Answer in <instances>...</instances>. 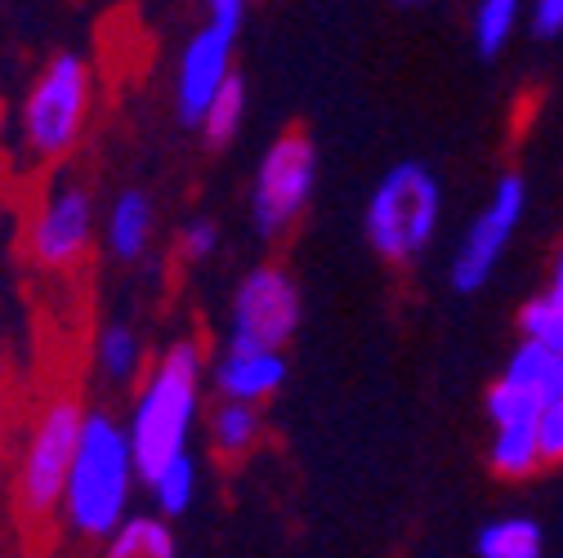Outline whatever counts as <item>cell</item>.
Wrapping results in <instances>:
<instances>
[{
  "label": "cell",
  "mask_w": 563,
  "mask_h": 558,
  "mask_svg": "<svg viewBox=\"0 0 563 558\" xmlns=\"http://www.w3.org/2000/svg\"><path fill=\"white\" fill-rule=\"evenodd\" d=\"M206 384H210V354L197 335L170 339L148 362L144 380L130 389V411H125V434L139 460V478H148L170 456L192 447Z\"/></svg>",
  "instance_id": "1"
},
{
  "label": "cell",
  "mask_w": 563,
  "mask_h": 558,
  "mask_svg": "<svg viewBox=\"0 0 563 558\" xmlns=\"http://www.w3.org/2000/svg\"><path fill=\"white\" fill-rule=\"evenodd\" d=\"M139 460L125 434V421L108 406H86V425L77 438V456L63 482L58 523L77 540L103 545L130 514L139 492Z\"/></svg>",
  "instance_id": "2"
},
{
  "label": "cell",
  "mask_w": 563,
  "mask_h": 558,
  "mask_svg": "<svg viewBox=\"0 0 563 558\" xmlns=\"http://www.w3.org/2000/svg\"><path fill=\"white\" fill-rule=\"evenodd\" d=\"M95 121V67L81 49L49 54L14 112V144L27 166H63L77 157Z\"/></svg>",
  "instance_id": "3"
},
{
  "label": "cell",
  "mask_w": 563,
  "mask_h": 558,
  "mask_svg": "<svg viewBox=\"0 0 563 558\" xmlns=\"http://www.w3.org/2000/svg\"><path fill=\"white\" fill-rule=\"evenodd\" d=\"M81 425H86V402L73 389L41 398V406L32 411L14 456V510L27 527H45L49 518H58L63 482L77 456Z\"/></svg>",
  "instance_id": "4"
},
{
  "label": "cell",
  "mask_w": 563,
  "mask_h": 558,
  "mask_svg": "<svg viewBox=\"0 0 563 558\" xmlns=\"http://www.w3.org/2000/svg\"><path fill=\"white\" fill-rule=\"evenodd\" d=\"M439 220H443L439 175L420 161H398L376 179L367 197L363 233L385 264H416L439 237Z\"/></svg>",
  "instance_id": "5"
},
{
  "label": "cell",
  "mask_w": 563,
  "mask_h": 558,
  "mask_svg": "<svg viewBox=\"0 0 563 558\" xmlns=\"http://www.w3.org/2000/svg\"><path fill=\"white\" fill-rule=\"evenodd\" d=\"M201 10L206 19L184 41L179 63H175V86H170L175 116L188 130H197L210 99L238 72V41L251 19V0H201Z\"/></svg>",
  "instance_id": "6"
},
{
  "label": "cell",
  "mask_w": 563,
  "mask_h": 558,
  "mask_svg": "<svg viewBox=\"0 0 563 558\" xmlns=\"http://www.w3.org/2000/svg\"><path fill=\"white\" fill-rule=\"evenodd\" d=\"M318 192V144L305 130H282L260 153L251 175V224L264 242L287 237Z\"/></svg>",
  "instance_id": "7"
},
{
  "label": "cell",
  "mask_w": 563,
  "mask_h": 558,
  "mask_svg": "<svg viewBox=\"0 0 563 558\" xmlns=\"http://www.w3.org/2000/svg\"><path fill=\"white\" fill-rule=\"evenodd\" d=\"M99 224L103 215L90 183L77 175H58L45 183L41 201L32 205L23 250L41 272H77L99 242Z\"/></svg>",
  "instance_id": "8"
},
{
  "label": "cell",
  "mask_w": 563,
  "mask_h": 558,
  "mask_svg": "<svg viewBox=\"0 0 563 558\" xmlns=\"http://www.w3.org/2000/svg\"><path fill=\"white\" fill-rule=\"evenodd\" d=\"M300 317H305V295L296 287V277L277 259H264L238 277V287L229 295V335L224 339L287 348L291 335L300 331Z\"/></svg>",
  "instance_id": "9"
},
{
  "label": "cell",
  "mask_w": 563,
  "mask_h": 558,
  "mask_svg": "<svg viewBox=\"0 0 563 558\" xmlns=\"http://www.w3.org/2000/svg\"><path fill=\"white\" fill-rule=\"evenodd\" d=\"M523 205H528V188L519 175H506L492 192V201L474 215V224L465 228V237L456 242V255H452V287L461 295H474L487 287L492 268L501 264L519 220H523Z\"/></svg>",
  "instance_id": "10"
},
{
  "label": "cell",
  "mask_w": 563,
  "mask_h": 558,
  "mask_svg": "<svg viewBox=\"0 0 563 558\" xmlns=\"http://www.w3.org/2000/svg\"><path fill=\"white\" fill-rule=\"evenodd\" d=\"M287 348H268V344H242V339H224L220 354L210 358V384L220 398L233 402H273L287 384Z\"/></svg>",
  "instance_id": "11"
},
{
  "label": "cell",
  "mask_w": 563,
  "mask_h": 558,
  "mask_svg": "<svg viewBox=\"0 0 563 558\" xmlns=\"http://www.w3.org/2000/svg\"><path fill=\"white\" fill-rule=\"evenodd\" d=\"M99 237L108 246V255L117 264H144L153 255V242H157V201L148 188H121L112 192L108 211H103V224H99Z\"/></svg>",
  "instance_id": "12"
},
{
  "label": "cell",
  "mask_w": 563,
  "mask_h": 558,
  "mask_svg": "<svg viewBox=\"0 0 563 558\" xmlns=\"http://www.w3.org/2000/svg\"><path fill=\"white\" fill-rule=\"evenodd\" d=\"M148 339L130 317H108L95 331V371L112 389H134L148 371Z\"/></svg>",
  "instance_id": "13"
},
{
  "label": "cell",
  "mask_w": 563,
  "mask_h": 558,
  "mask_svg": "<svg viewBox=\"0 0 563 558\" xmlns=\"http://www.w3.org/2000/svg\"><path fill=\"white\" fill-rule=\"evenodd\" d=\"M268 434V421H264V406L255 402H233V398H220L206 415V443L220 460H246Z\"/></svg>",
  "instance_id": "14"
},
{
  "label": "cell",
  "mask_w": 563,
  "mask_h": 558,
  "mask_svg": "<svg viewBox=\"0 0 563 558\" xmlns=\"http://www.w3.org/2000/svg\"><path fill=\"white\" fill-rule=\"evenodd\" d=\"M144 487H148L153 514H162L166 523L184 518V514L197 505V492H201V465H197L192 447L179 451V456H170L162 469H153V473L144 478Z\"/></svg>",
  "instance_id": "15"
},
{
  "label": "cell",
  "mask_w": 563,
  "mask_h": 558,
  "mask_svg": "<svg viewBox=\"0 0 563 558\" xmlns=\"http://www.w3.org/2000/svg\"><path fill=\"white\" fill-rule=\"evenodd\" d=\"M99 558H179L175 527L162 514H130L108 540Z\"/></svg>",
  "instance_id": "16"
},
{
  "label": "cell",
  "mask_w": 563,
  "mask_h": 558,
  "mask_svg": "<svg viewBox=\"0 0 563 558\" xmlns=\"http://www.w3.org/2000/svg\"><path fill=\"white\" fill-rule=\"evenodd\" d=\"M501 380L532 389L541 402H554V398H563V354H554V348H545L537 339H519Z\"/></svg>",
  "instance_id": "17"
},
{
  "label": "cell",
  "mask_w": 563,
  "mask_h": 558,
  "mask_svg": "<svg viewBox=\"0 0 563 558\" xmlns=\"http://www.w3.org/2000/svg\"><path fill=\"white\" fill-rule=\"evenodd\" d=\"M492 469L501 478H532L541 469V451H537V421H510V425H492Z\"/></svg>",
  "instance_id": "18"
},
{
  "label": "cell",
  "mask_w": 563,
  "mask_h": 558,
  "mask_svg": "<svg viewBox=\"0 0 563 558\" xmlns=\"http://www.w3.org/2000/svg\"><path fill=\"white\" fill-rule=\"evenodd\" d=\"M242 121H246V81H242V72H233L220 86V94L210 99V108L201 112L197 134H201L206 148H229L233 138L242 134Z\"/></svg>",
  "instance_id": "19"
},
{
  "label": "cell",
  "mask_w": 563,
  "mask_h": 558,
  "mask_svg": "<svg viewBox=\"0 0 563 558\" xmlns=\"http://www.w3.org/2000/svg\"><path fill=\"white\" fill-rule=\"evenodd\" d=\"M478 558H541V527L532 518H492L478 540Z\"/></svg>",
  "instance_id": "20"
},
{
  "label": "cell",
  "mask_w": 563,
  "mask_h": 558,
  "mask_svg": "<svg viewBox=\"0 0 563 558\" xmlns=\"http://www.w3.org/2000/svg\"><path fill=\"white\" fill-rule=\"evenodd\" d=\"M519 14H523V0H478L474 5V49L483 58H497L515 36Z\"/></svg>",
  "instance_id": "21"
},
{
  "label": "cell",
  "mask_w": 563,
  "mask_h": 558,
  "mask_svg": "<svg viewBox=\"0 0 563 558\" xmlns=\"http://www.w3.org/2000/svg\"><path fill=\"white\" fill-rule=\"evenodd\" d=\"M519 331H523V339H537V344L554 348V354H563V313L554 309L550 295H537L519 309Z\"/></svg>",
  "instance_id": "22"
},
{
  "label": "cell",
  "mask_w": 563,
  "mask_h": 558,
  "mask_svg": "<svg viewBox=\"0 0 563 558\" xmlns=\"http://www.w3.org/2000/svg\"><path fill=\"white\" fill-rule=\"evenodd\" d=\"M220 246H224V233H220L216 220H206V215H192V220L179 228V237H175V255H179L184 264H192V268L206 264V259H216Z\"/></svg>",
  "instance_id": "23"
},
{
  "label": "cell",
  "mask_w": 563,
  "mask_h": 558,
  "mask_svg": "<svg viewBox=\"0 0 563 558\" xmlns=\"http://www.w3.org/2000/svg\"><path fill=\"white\" fill-rule=\"evenodd\" d=\"M537 451L541 465H563V398L545 402L537 415Z\"/></svg>",
  "instance_id": "24"
},
{
  "label": "cell",
  "mask_w": 563,
  "mask_h": 558,
  "mask_svg": "<svg viewBox=\"0 0 563 558\" xmlns=\"http://www.w3.org/2000/svg\"><path fill=\"white\" fill-rule=\"evenodd\" d=\"M532 32L541 41L559 36L563 32V0H537V10H532Z\"/></svg>",
  "instance_id": "25"
},
{
  "label": "cell",
  "mask_w": 563,
  "mask_h": 558,
  "mask_svg": "<svg viewBox=\"0 0 563 558\" xmlns=\"http://www.w3.org/2000/svg\"><path fill=\"white\" fill-rule=\"evenodd\" d=\"M550 300H554V309L563 313V255H559V264H554V277H550V291H545Z\"/></svg>",
  "instance_id": "26"
},
{
  "label": "cell",
  "mask_w": 563,
  "mask_h": 558,
  "mask_svg": "<svg viewBox=\"0 0 563 558\" xmlns=\"http://www.w3.org/2000/svg\"><path fill=\"white\" fill-rule=\"evenodd\" d=\"M398 5H420V0H398Z\"/></svg>",
  "instance_id": "27"
},
{
  "label": "cell",
  "mask_w": 563,
  "mask_h": 558,
  "mask_svg": "<svg viewBox=\"0 0 563 558\" xmlns=\"http://www.w3.org/2000/svg\"><path fill=\"white\" fill-rule=\"evenodd\" d=\"M0 215H5V201H0Z\"/></svg>",
  "instance_id": "28"
}]
</instances>
